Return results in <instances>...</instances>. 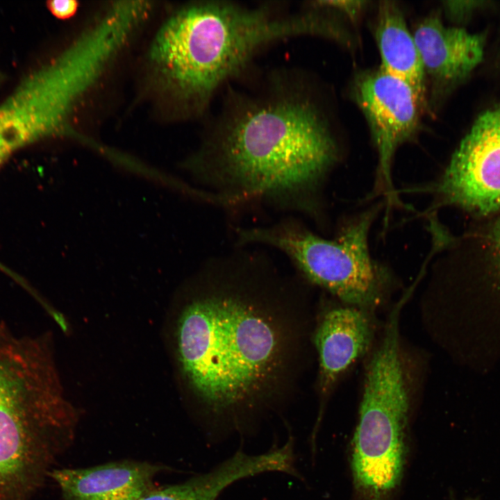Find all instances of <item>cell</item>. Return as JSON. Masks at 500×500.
Wrapping results in <instances>:
<instances>
[{
  "label": "cell",
  "instance_id": "11",
  "mask_svg": "<svg viewBox=\"0 0 500 500\" xmlns=\"http://www.w3.org/2000/svg\"><path fill=\"white\" fill-rule=\"evenodd\" d=\"M163 467L123 460L87 468L53 469L49 474L65 500H139L153 489Z\"/></svg>",
  "mask_w": 500,
  "mask_h": 500
},
{
  "label": "cell",
  "instance_id": "15",
  "mask_svg": "<svg viewBox=\"0 0 500 500\" xmlns=\"http://www.w3.org/2000/svg\"><path fill=\"white\" fill-rule=\"evenodd\" d=\"M488 4V1H445L442 2V7L446 17L455 23V26H460Z\"/></svg>",
  "mask_w": 500,
  "mask_h": 500
},
{
  "label": "cell",
  "instance_id": "5",
  "mask_svg": "<svg viewBox=\"0 0 500 500\" xmlns=\"http://www.w3.org/2000/svg\"><path fill=\"white\" fill-rule=\"evenodd\" d=\"M396 303L367 360L351 468L356 490L366 500H384L399 484L406 460L410 410L403 365L400 318Z\"/></svg>",
  "mask_w": 500,
  "mask_h": 500
},
{
  "label": "cell",
  "instance_id": "10",
  "mask_svg": "<svg viewBox=\"0 0 500 500\" xmlns=\"http://www.w3.org/2000/svg\"><path fill=\"white\" fill-rule=\"evenodd\" d=\"M374 334L372 311L340 303L323 312L312 336L321 410L344 374L369 350Z\"/></svg>",
  "mask_w": 500,
  "mask_h": 500
},
{
  "label": "cell",
  "instance_id": "6",
  "mask_svg": "<svg viewBox=\"0 0 500 500\" xmlns=\"http://www.w3.org/2000/svg\"><path fill=\"white\" fill-rule=\"evenodd\" d=\"M377 212V208H372L351 218L331 239L290 221L241 230L239 239L282 251L308 281L340 303L373 311L385 301L392 281L388 269L369 250V231Z\"/></svg>",
  "mask_w": 500,
  "mask_h": 500
},
{
  "label": "cell",
  "instance_id": "12",
  "mask_svg": "<svg viewBox=\"0 0 500 500\" xmlns=\"http://www.w3.org/2000/svg\"><path fill=\"white\" fill-rule=\"evenodd\" d=\"M286 465L284 451L276 447L258 455L240 450L207 473L153 489L139 500H215L226 488L240 479L265 472H283Z\"/></svg>",
  "mask_w": 500,
  "mask_h": 500
},
{
  "label": "cell",
  "instance_id": "14",
  "mask_svg": "<svg viewBox=\"0 0 500 500\" xmlns=\"http://www.w3.org/2000/svg\"><path fill=\"white\" fill-rule=\"evenodd\" d=\"M53 133L52 115L42 92L33 81L24 79L0 105V165L19 148Z\"/></svg>",
  "mask_w": 500,
  "mask_h": 500
},
{
  "label": "cell",
  "instance_id": "8",
  "mask_svg": "<svg viewBox=\"0 0 500 500\" xmlns=\"http://www.w3.org/2000/svg\"><path fill=\"white\" fill-rule=\"evenodd\" d=\"M435 190L443 203L478 214L500 209V102L474 121Z\"/></svg>",
  "mask_w": 500,
  "mask_h": 500
},
{
  "label": "cell",
  "instance_id": "13",
  "mask_svg": "<svg viewBox=\"0 0 500 500\" xmlns=\"http://www.w3.org/2000/svg\"><path fill=\"white\" fill-rule=\"evenodd\" d=\"M374 34L381 59L380 68L406 82L423 108H427L426 78L421 56L403 12L395 1L379 2Z\"/></svg>",
  "mask_w": 500,
  "mask_h": 500
},
{
  "label": "cell",
  "instance_id": "4",
  "mask_svg": "<svg viewBox=\"0 0 500 500\" xmlns=\"http://www.w3.org/2000/svg\"><path fill=\"white\" fill-rule=\"evenodd\" d=\"M75 419L44 338L0 324V500L33 499Z\"/></svg>",
  "mask_w": 500,
  "mask_h": 500
},
{
  "label": "cell",
  "instance_id": "1",
  "mask_svg": "<svg viewBox=\"0 0 500 500\" xmlns=\"http://www.w3.org/2000/svg\"><path fill=\"white\" fill-rule=\"evenodd\" d=\"M208 273L178 306L172 344L183 390L200 412L231 423L294 389L307 342L305 306L283 285Z\"/></svg>",
  "mask_w": 500,
  "mask_h": 500
},
{
  "label": "cell",
  "instance_id": "18",
  "mask_svg": "<svg viewBox=\"0 0 500 500\" xmlns=\"http://www.w3.org/2000/svg\"><path fill=\"white\" fill-rule=\"evenodd\" d=\"M492 239L497 258V264L500 272V219L497 222L494 227Z\"/></svg>",
  "mask_w": 500,
  "mask_h": 500
},
{
  "label": "cell",
  "instance_id": "16",
  "mask_svg": "<svg viewBox=\"0 0 500 500\" xmlns=\"http://www.w3.org/2000/svg\"><path fill=\"white\" fill-rule=\"evenodd\" d=\"M367 1H316L309 2L311 6L330 10H337L356 22L368 6Z\"/></svg>",
  "mask_w": 500,
  "mask_h": 500
},
{
  "label": "cell",
  "instance_id": "9",
  "mask_svg": "<svg viewBox=\"0 0 500 500\" xmlns=\"http://www.w3.org/2000/svg\"><path fill=\"white\" fill-rule=\"evenodd\" d=\"M412 35L431 82L432 103L468 78L483 61L485 35L446 26L435 13L423 18Z\"/></svg>",
  "mask_w": 500,
  "mask_h": 500
},
{
  "label": "cell",
  "instance_id": "17",
  "mask_svg": "<svg viewBox=\"0 0 500 500\" xmlns=\"http://www.w3.org/2000/svg\"><path fill=\"white\" fill-rule=\"evenodd\" d=\"M51 12L60 18H66L72 16L77 8V3L74 1H52L49 3Z\"/></svg>",
  "mask_w": 500,
  "mask_h": 500
},
{
  "label": "cell",
  "instance_id": "7",
  "mask_svg": "<svg viewBox=\"0 0 500 500\" xmlns=\"http://www.w3.org/2000/svg\"><path fill=\"white\" fill-rule=\"evenodd\" d=\"M351 94L366 119L377 152L376 190L383 192L388 208L401 206L392 181L394 156L401 146L417 136L425 109L406 82L380 67L358 73Z\"/></svg>",
  "mask_w": 500,
  "mask_h": 500
},
{
  "label": "cell",
  "instance_id": "3",
  "mask_svg": "<svg viewBox=\"0 0 500 500\" xmlns=\"http://www.w3.org/2000/svg\"><path fill=\"white\" fill-rule=\"evenodd\" d=\"M313 13L278 3L253 6L204 1L175 11L158 31L150 60L162 85L183 112L201 115L222 85L249 67L269 44L319 35Z\"/></svg>",
  "mask_w": 500,
  "mask_h": 500
},
{
  "label": "cell",
  "instance_id": "2",
  "mask_svg": "<svg viewBox=\"0 0 500 500\" xmlns=\"http://www.w3.org/2000/svg\"><path fill=\"white\" fill-rule=\"evenodd\" d=\"M322 112L294 72H274L256 92L229 90L199 162L226 199L299 202L338 160Z\"/></svg>",
  "mask_w": 500,
  "mask_h": 500
}]
</instances>
